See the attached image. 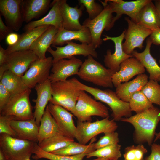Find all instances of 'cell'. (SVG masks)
<instances>
[{
	"instance_id": "6da1fadb",
	"label": "cell",
	"mask_w": 160,
	"mask_h": 160,
	"mask_svg": "<svg viewBox=\"0 0 160 160\" xmlns=\"http://www.w3.org/2000/svg\"><path fill=\"white\" fill-rule=\"evenodd\" d=\"M120 121L129 123L134 127V138L137 143H147L151 145L155 134V130L160 121V110L155 107Z\"/></svg>"
},
{
	"instance_id": "7a4b0ae2",
	"label": "cell",
	"mask_w": 160,
	"mask_h": 160,
	"mask_svg": "<svg viewBox=\"0 0 160 160\" xmlns=\"http://www.w3.org/2000/svg\"><path fill=\"white\" fill-rule=\"evenodd\" d=\"M76 82L80 89L90 94L96 100L107 104L111 110V116L115 121H120L123 117L128 118L132 116L129 103L120 99L115 92L109 89L102 90L88 86L81 83L77 79Z\"/></svg>"
},
{
	"instance_id": "3957f363",
	"label": "cell",
	"mask_w": 160,
	"mask_h": 160,
	"mask_svg": "<svg viewBox=\"0 0 160 160\" xmlns=\"http://www.w3.org/2000/svg\"><path fill=\"white\" fill-rule=\"evenodd\" d=\"M91 55L83 62L77 75L82 80L105 88H112L114 72L96 60Z\"/></svg>"
},
{
	"instance_id": "277c9868",
	"label": "cell",
	"mask_w": 160,
	"mask_h": 160,
	"mask_svg": "<svg viewBox=\"0 0 160 160\" xmlns=\"http://www.w3.org/2000/svg\"><path fill=\"white\" fill-rule=\"evenodd\" d=\"M76 78L51 83L52 98L49 103L60 106L71 112L75 107L81 90L76 83Z\"/></svg>"
},
{
	"instance_id": "5b68a950",
	"label": "cell",
	"mask_w": 160,
	"mask_h": 160,
	"mask_svg": "<svg viewBox=\"0 0 160 160\" xmlns=\"http://www.w3.org/2000/svg\"><path fill=\"white\" fill-rule=\"evenodd\" d=\"M71 112L80 122H91L93 116L103 118L109 117L108 108L83 90L80 92L75 107Z\"/></svg>"
},
{
	"instance_id": "8992f818",
	"label": "cell",
	"mask_w": 160,
	"mask_h": 160,
	"mask_svg": "<svg viewBox=\"0 0 160 160\" xmlns=\"http://www.w3.org/2000/svg\"><path fill=\"white\" fill-rule=\"evenodd\" d=\"M31 89L27 88L12 95L8 102L0 111V115L11 116L14 120L26 121L34 118L33 107L29 99Z\"/></svg>"
},
{
	"instance_id": "52a82bcc",
	"label": "cell",
	"mask_w": 160,
	"mask_h": 160,
	"mask_svg": "<svg viewBox=\"0 0 160 160\" xmlns=\"http://www.w3.org/2000/svg\"><path fill=\"white\" fill-rule=\"evenodd\" d=\"M36 143L14 137L6 134L0 135V149L7 160L30 159Z\"/></svg>"
},
{
	"instance_id": "ba28073f",
	"label": "cell",
	"mask_w": 160,
	"mask_h": 160,
	"mask_svg": "<svg viewBox=\"0 0 160 160\" xmlns=\"http://www.w3.org/2000/svg\"><path fill=\"white\" fill-rule=\"evenodd\" d=\"M118 125L113 119L109 117L94 122H80L77 121L75 137L78 143L86 145L91 140L98 135L115 132Z\"/></svg>"
},
{
	"instance_id": "9c48e42d",
	"label": "cell",
	"mask_w": 160,
	"mask_h": 160,
	"mask_svg": "<svg viewBox=\"0 0 160 160\" xmlns=\"http://www.w3.org/2000/svg\"><path fill=\"white\" fill-rule=\"evenodd\" d=\"M100 1L103 8L102 12L93 19H86L82 23L84 27L89 29L92 38L91 43L95 49L102 43L103 40L101 36L103 31H109L112 28L111 23L113 18L111 7L107 0Z\"/></svg>"
},
{
	"instance_id": "30bf717a",
	"label": "cell",
	"mask_w": 160,
	"mask_h": 160,
	"mask_svg": "<svg viewBox=\"0 0 160 160\" xmlns=\"http://www.w3.org/2000/svg\"><path fill=\"white\" fill-rule=\"evenodd\" d=\"M125 20L128 26L126 29L125 41L122 43V47L126 54L132 55L135 48H143L144 41L150 35L152 31L134 22L129 17H125Z\"/></svg>"
},
{
	"instance_id": "8fae6325",
	"label": "cell",
	"mask_w": 160,
	"mask_h": 160,
	"mask_svg": "<svg viewBox=\"0 0 160 160\" xmlns=\"http://www.w3.org/2000/svg\"><path fill=\"white\" fill-rule=\"evenodd\" d=\"M53 58L49 56L43 59H39L33 62L28 69L21 78L29 89L48 79L53 64Z\"/></svg>"
},
{
	"instance_id": "7c38bea8",
	"label": "cell",
	"mask_w": 160,
	"mask_h": 160,
	"mask_svg": "<svg viewBox=\"0 0 160 160\" xmlns=\"http://www.w3.org/2000/svg\"><path fill=\"white\" fill-rule=\"evenodd\" d=\"M63 47L54 46L55 50L49 47L47 50L52 56L53 62L62 59H69L76 55H82L84 57L91 55L97 58L98 54L91 43L78 44L72 41H68Z\"/></svg>"
},
{
	"instance_id": "4fadbf2b",
	"label": "cell",
	"mask_w": 160,
	"mask_h": 160,
	"mask_svg": "<svg viewBox=\"0 0 160 160\" xmlns=\"http://www.w3.org/2000/svg\"><path fill=\"white\" fill-rule=\"evenodd\" d=\"M39 59L32 50L16 51L7 55L4 64L7 70L21 77L32 63Z\"/></svg>"
},
{
	"instance_id": "5bb4252c",
	"label": "cell",
	"mask_w": 160,
	"mask_h": 160,
	"mask_svg": "<svg viewBox=\"0 0 160 160\" xmlns=\"http://www.w3.org/2000/svg\"><path fill=\"white\" fill-rule=\"evenodd\" d=\"M83 62L75 56L68 60L62 59L53 62L52 73L48 79L51 83L65 81L70 76L78 75Z\"/></svg>"
},
{
	"instance_id": "9a60e30c",
	"label": "cell",
	"mask_w": 160,
	"mask_h": 160,
	"mask_svg": "<svg viewBox=\"0 0 160 160\" xmlns=\"http://www.w3.org/2000/svg\"><path fill=\"white\" fill-rule=\"evenodd\" d=\"M126 29L119 36L111 37L104 35L103 41L111 40L115 45V51L112 53L111 50L108 49L106 54L104 55V62L108 68L111 70L114 73L119 70L121 63L126 59L133 57L132 55H128L123 51L122 42L124 39Z\"/></svg>"
},
{
	"instance_id": "2e32d148",
	"label": "cell",
	"mask_w": 160,
	"mask_h": 160,
	"mask_svg": "<svg viewBox=\"0 0 160 160\" xmlns=\"http://www.w3.org/2000/svg\"><path fill=\"white\" fill-rule=\"evenodd\" d=\"M111 6L113 12L116 13L113 17L111 26L121 18L123 14L128 16L134 22L137 23L138 14L142 8L151 0H137L125 1L122 0H107Z\"/></svg>"
},
{
	"instance_id": "e0dca14e",
	"label": "cell",
	"mask_w": 160,
	"mask_h": 160,
	"mask_svg": "<svg viewBox=\"0 0 160 160\" xmlns=\"http://www.w3.org/2000/svg\"><path fill=\"white\" fill-rule=\"evenodd\" d=\"M48 105L60 132L65 136L74 139L76 126L74 124L73 115L60 106L50 103Z\"/></svg>"
},
{
	"instance_id": "ac0fdd59",
	"label": "cell",
	"mask_w": 160,
	"mask_h": 160,
	"mask_svg": "<svg viewBox=\"0 0 160 160\" xmlns=\"http://www.w3.org/2000/svg\"><path fill=\"white\" fill-rule=\"evenodd\" d=\"M23 0H0V11L7 26L13 31H18L23 21L21 10Z\"/></svg>"
},
{
	"instance_id": "d6986e66",
	"label": "cell",
	"mask_w": 160,
	"mask_h": 160,
	"mask_svg": "<svg viewBox=\"0 0 160 160\" xmlns=\"http://www.w3.org/2000/svg\"><path fill=\"white\" fill-rule=\"evenodd\" d=\"M145 71V68L137 59L134 57L129 58L121 63L119 70L113 74L112 81L113 86L116 88L134 76L144 73Z\"/></svg>"
},
{
	"instance_id": "ffe728a7",
	"label": "cell",
	"mask_w": 160,
	"mask_h": 160,
	"mask_svg": "<svg viewBox=\"0 0 160 160\" xmlns=\"http://www.w3.org/2000/svg\"><path fill=\"white\" fill-rule=\"evenodd\" d=\"M34 88L37 98L32 100L35 103L34 116L36 123L39 127L47 104L52 98L51 82L48 79L37 84Z\"/></svg>"
},
{
	"instance_id": "44dd1931",
	"label": "cell",
	"mask_w": 160,
	"mask_h": 160,
	"mask_svg": "<svg viewBox=\"0 0 160 160\" xmlns=\"http://www.w3.org/2000/svg\"><path fill=\"white\" fill-rule=\"evenodd\" d=\"M83 6L72 7L67 4L66 0H60V9L63 28L68 30L77 31L84 27L79 21L82 14Z\"/></svg>"
},
{
	"instance_id": "7402d4cb",
	"label": "cell",
	"mask_w": 160,
	"mask_h": 160,
	"mask_svg": "<svg viewBox=\"0 0 160 160\" xmlns=\"http://www.w3.org/2000/svg\"><path fill=\"white\" fill-rule=\"evenodd\" d=\"M60 2V0H54L51 4L52 8L47 15L39 20L28 23L24 26L23 30L27 31L43 25H52L58 29L63 28Z\"/></svg>"
},
{
	"instance_id": "603a6c76",
	"label": "cell",
	"mask_w": 160,
	"mask_h": 160,
	"mask_svg": "<svg viewBox=\"0 0 160 160\" xmlns=\"http://www.w3.org/2000/svg\"><path fill=\"white\" fill-rule=\"evenodd\" d=\"M152 44L148 37L147 39L146 45L144 50L139 52L134 50L132 55L137 59L146 69L149 75V80L159 81L160 77V67L158 65L156 59L150 53V48Z\"/></svg>"
},
{
	"instance_id": "cb8c5ba5",
	"label": "cell",
	"mask_w": 160,
	"mask_h": 160,
	"mask_svg": "<svg viewBox=\"0 0 160 160\" xmlns=\"http://www.w3.org/2000/svg\"><path fill=\"white\" fill-rule=\"evenodd\" d=\"M72 40L79 41L81 43L90 44L91 34L89 29L86 27L77 31L70 30L62 28L58 29L52 45V46H62Z\"/></svg>"
},
{
	"instance_id": "d4e9b609",
	"label": "cell",
	"mask_w": 160,
	"mask_h": 160,
	"mask_svg": "<svg viewBox=\"0 0 160 160\" xmlns=\"http://www.w3.org/2000/svg\"><path fill=\"white\" fill-rule=\"evenodd\" d=\"M11 126L15 133V138L38 142L39 127L37 125L34 118L26 121L12 120Z\"/></svg>"
},
{
	"instance_id": "484cf974",
	"label": "cell",
	"mask_w": 160,
	"mask_h": 160,
	"mask_svg": "<svg viewBox=\"0 0 160 160\" xmlns=\"http://www.w3.org/2000/svg\"><path fill=\"white\" fill-rule=\"evenodd\" d=\"M50 2V0H23L21 10L23 21L29 23L44 14L49 8Z\"/></svg>"
},
{
	"instance_id": "4316f807",
	"label": "cell",
	"mask_w": 160,
	"mask_h": 160,
	"mask_svg": "<svg viewBox=\"0 0 160 160\" xmlns=\"http://www.w3.org/2000/svg\"><path fill=\"white\" fill-rule=\"evenodd\" d=\"M148 78L144 73L138 75L133 80L118 85L116 87L115 92L120 99L129 103L132 95L136 92L141 91L148 82Z\"/></svg>"
},
{
	"instance_id": "83f0119b",
	"label": "cell",
	"mask_w": 160,
	"mask_h": 160,
	"mask_svg": "<svg viewBox=\"0 0 160 160\" xmlns=\"http://www.w3.org/2000/svg\"><path fill=\"white\" fill-rule=\"evenodd\" d=\"M137 23L152 31L160 28L159 15L152 0L145 5L140 11Z\"/></svg>"
},
{
	"instance_id": "f1b7e54d",
	"label": "cell",
	"mask_w": 160,
	"mask_h": 160,
	"mask_svg": "<svg viewBox=\"0 0 160 160\" xmlns=\"http://www.w3.org/2000/svg\"><path fill=\"white\" fill-rule=\"evenodd\" d=\"M50 26L43 25L38 27L25 31L23 34H20V39L17 43L14 46H8L6 49V54L8 55L16 51L29 50L31 46L34 42Z\"/></svg>"
},
{
	"instance_id": "f546056e",
	"label": "cell",
	"mask_w": 160,
	"mask_h": 160,
	"mask_svg": "<svg viewBox=\"0 0 160 160\" xmlns=\"http://www.w3.org/2000/svg\"><path fill=\"white\" fill-rule=\"evenodd\" d=\"M58 29L50 25L49 27L36 39L31 46L29 50L33 51L39 59L46 58V52L52 45Z\"/></svg>"
},
{
	"instance_id": "4dcf8cb0",
	"label": "cell",
	"mask_w": 160,
	"mask_h": 160,
	"mask_svg": "<svg viewBox=\"0 0 160 160\" xmlns=\"http://www.w3.org/2000/svg\"><path fill=\"white\" fill-rule=\"evenodd\" d=\"M58 134H62L47 105L41 120L38 137V143Z\"/></svg>"
},
{
	"instance_id": "1f68e13d",
	"label": "cell",
	"mask_w": 160,
	"mask_h": 160,
	"mask_svg": "<svg viewBox=\"0 0 160 160\" xmlns=\"http://www.w3.org/2000/svg\"><path fill=\"white\" fill-rule=\"evenodd\" d=\"M74 141V138L58 134L44 139L38 144L43 151L52 153L64 148Z\"/></svg>"
},
{
	"instance_id": "d6a6232c",
	"label": "cell",
	"mask_w": 160,
	"mask_h": 160,
	"mask_svg": "<svg viewBox=\"0 0 160 160\" xmlns=\"http://www.w3.org/2000/svg\"><path fill=\"white\" fill-rule=\"evenodd\" d=\"M0 82L8 90L11 96L22 92L28 88L21 78L9 70L4 74Z\"/></svg>"
},
{
	"instance_id": "836d02e7",
	"label": "cell",
	"mask_w": 160,
	"mask_h": 160,
	"mask_svg": "<svg viewBox=\"0 0 160 160\" xmlns=\"http://www.w3.org/2000/svg\"><path fill=\"white\" fill-rule=\"evenodd\" d=\"M91 141L88 145L81 144L75 141L72 142L67 146L52 153L62 156H71L83 153H89L95 150L94 144Z\"/></svg>"
},
{
	"instance_id": "e575fe53",
	"label": "cell",
	"mask_w": 160,
	"mask_h": 160,
	"mask_svg": "<svg viewBox=\"0 0 160 160\" xmlns=\"http://www.w3.org/2000/svg\"><path fill=\"white\" fill-rule=\"evenodd\" d=\"M121 145L118 144L106 146L97 149L87 154V158L92 157L107 159L109 160H117L121 156Z\"/></svg>"
},
{
	"instance_id": "d590c367",
	"label": "cell",
	"mask_w": 160,
	"mask_h": 160,
	"mask_svg": "<svg viewBox=\"0 0 160 160\" xmlns=\"http://www.w3.org/2000/svg\"><path fill=\"white\" fill-rule=\"evenodd\" d=\"M33 153L34 154L32 156L33 159L38 160L44 158L49 160H83L87 154L83 153L71 156H65L55 154L43 151L39 147L36 143Z\"/></svg>"
},
{
	"instance_id": "8d00e7d4",
	"label": "cell",
	"mask_w": 160,
	"mask_h": 160,
	"mask_svg": "<svg viewBox=\"0 0 160 160\" xmlns=\"http://www.w3.org/2000/svg\"><path fill=\"white\" fill-rule=\"evenodd\" d=\"M129 103L131 111L135 112L136 114L154 107L141 91L134 93Z\"/></svg>"
},
{
	"instance_id": "74e56055",
	"label": "cell",
	"mask_w": 160,
	"mask_h": 160,
	"mask_svg": "<svg viewBox=\"0 0 160 160\" xmlns=\"http://www.w3.org/2000/svg\"><path fill=\"white\" fill-rule=\"evenodd\" d=\"M141 91L152 104L160 107V85L158 81L149 80Z\"/></svg>"
},
{
	"instance_id": "f35d334b",
	"label": "cell",
	"mask_w": 160,
	"mask_h": 160,
	"mask_svg": "<svg viewBox=\"0 0 160 160\" xmlns=\"http://www.w3.org/2000/svg\"><path fill=\"white\" fill-rule=\"evenodd\" d=\"M148 151L142 144L131 145L125 149L124 156L126 160H143L144 155Z\"/></svg>"
},
{
	"instance_id": "ab89813d",
	"label": "cell",
	"mask_w": 160,
	"mask_h": 160,
	"mask_svg": "<svg viewBox=\"0 0 160 160\" xmlns=\"http://www.w3.org/2000/svg\"><path fill=\"white\" fill-rule=\"evenodd\" d=\"M78 1L79 4L85 7L89 15L88 18L90 19L96 18L103 10V7L96 2L94 0H79Z\"/></svg>"
},
{
	"instance_id": "60d3db41",
	"label": "cell",
	"mask_w": 160,
	"mask_h": 160,
	"mask_svg": "<svg viewBox=\"0 0 160 160\" xmlns=\"http://www.w3.org/2000/svg\"><path fill=\"white\" fill-rule=\"evenodd\" d=\"M105 135L101 137L99 140L94 144V147L97 149L108 145L118 144L119 142V134L114 132L105 133Z\"/></svg>"
},
{
	"instance_id": "b9f144b4",
	"label": "cell",
	"mask_w": 160,
	"mask_h": 160,
	"mask_svg": "<svg viewBox=\"0 0 160 160\" xmlns=\"http://www.w3.org/2000/svg\"><path fill=\"white\" fill-rule=\"evenodd\" d=\"M14 118L11 116L0 115V133L6 134L15 137V133L11 126L12 120Z\"/></svg>"
},
{
	"instance_id": "7bdbcfd3",
	"label": "cell",
	"mask_w": 160,
	"mask_h": 160,
	"mask_svg": "<svg viewBox=\"0 0 160 160\" xmlns=\"http://www.w3.org/2000/svg\"><path fill=\"white\" fill-rule=\"evenodd\" d=\"M11 96L8 90L0 82V111L7 103Z\"/></svg>"
},
{
	"instance_id": "ee69618b",
	"label": "cell",
	"mask_w": 160,
	"mask_h": 160,
	"mask_svg": "<svg viewBox=\"0 0 160 160\" xmlns=\"http://www.w3.org/2000/svg\"><path fill=\"white\" fill-rule=\"evenodd\" d=\"M151 153L145 160H160V145L153 143L151 145Z\"/></svg>"
},
{
	"instance_id": "f6af8a7d",
	"label": "cell",
	"mask_w": 160,
	"mask_h": 160,
	"mask_svg": "<svg viewBox=\"0 0 160 160\" xmlns=\"http://www.w3.org/2000/svg\"><path fill=\"white\" fill-rule=\"evenodd\" d=\"M13 30L10 28L6 25L3 22L1 15H0V41L6 38L10 33L13 32Z\"/></svg>"
},
{
	"instance_id": "bcb514c9",
	"label": "cell",
	"mask_w": 160,
	"mask_h": 160,
	"mask_svg": "<svg viewBox=\"0 0 160 160\" xmlns=\"http://www.w3.org/2000/svg\"><path fill=\"white\" fill-rule=\"evenodd\" d=\"M20 34L14 32L9 34L6 38V42L8 46H14L18 42Z\"/></svg>"
},
{
	"instance_id": "7dc6e473",
	"label": "cell",
	"mask_w": 160,
	"mask_h": 160,
	"mask_svg": "<svg viewBox=\"0 0 160 160\" xmlns=\"http://www.w3.org/2000/svg\"><path fill=\"white\" fill-rule=\"evenodd\" d=\"M149 38L152 44L157 45H160V28L152 31Z\"/></svg>"
},
{
	"instance_id": "c3c4849f",
	"label": "cell",
	"mask_w": 160,
	"mask_h": 160,
	"mask_svg": "<svg viewBox=\"0 0 160 160\" xmlns=\"http://www.w3.org/2000/svg\"><path fill=\"white\" fill-rule=\"evenodd\" d=\"M5 50L0 45V65H3L5 62L7 56Z\"/></svg>"
},
{
	"instance_id": "681fc988",
	"label": "cell",
	"mask_w": 160,
	"mask_h": 160,
	"mask_svg": "<svg viewBox=\"0 0 160 160\" xmlns=\"http://www.w3.org/2000/svg\"><path fill=\"white\" fill-rule=\"evenodd\" d=\"M8 70L4 64L0 65V80L1 79L5 72Z\"/></svg>"
},
{
	"instance_id": "f907efd6",
	"label": "cell",
	"mask_w": 160,
	"mask_h": 160,
	"mask_svg": "<svg viewBox=\"0 0 160 160\" xmlns=\"http://www.w3.org/2000/svg\"><path fill=\"white\" fill-rule=\"evenodd\" d=\"M154 4L159 13L160 19V0H154Z\"/></svg>"
},
{
	"instance_id": "816d5d0a",
	"label": "cell",
	"mask_w": 160,
	"mask_h": 160,
	"mask_svg": "<svg viewBox=\"0 0 160 160\" xmlns=\"http://www.w3.org/2000/svg\"><path fill=\"white\" fill-rule=\"evenodd\" d=\"M0 160H7L2 151L0 149Z\"/></svg>"
},
{
	"instance_id": "f5cc1de1",
	"label": "cell",
	"mask_w": 160,
	"mask_h": 160,
	"mask_svg": "<svg viewBox=\"0 0 160 160\" xmlns=\"http://www.w3.org/2000/svg\"><path fill=\"white\" fill-rule=\"evenodd\" d=\"M155 135H156V137L154 140V142L160 139V131L159 133H156Z\"/></svg>"
},
{
	"instance_id": "db71d44e",
	"label": "cell",
	"mask_w": 160,
	"mask_h": 160,
	"mask_svg": "<svg viewBox=\"0 0 160 160\" xmlns=\"http://www.w3.org/2000/svg\"><path fill=\"white\" fill-rule=\"evenodd\" d=\"M92 160H109L107 159L103 158H97Z\"/></svg>"
},
{
	"instance_id": "11a10c76",
	"label": "cell",
	"mask_w": 160,
	"mask_h": 160,
	"mask_svg": "<svg viewBox=\"0 0 160 160\" xmlns=\"http://www.w3.org/2000/svg\"><path fill=\"white\" fill-rule=\"evenodd\" d=\"M159 63L160 64V59H159Z\"/></svg>"
},
{
	"instance_id": "9f6ffc18",
	"label": "cell",
	"mask_w": 160,
	"mask_h": 160,
	"mask_svg": "<svg viewBox=\"0 0 160 160\" xmlns=\"http://www.w3.org/2000/svg\"><path fill=\"white\" fill-rule=\"evenodd\" d=\"M159 81L160 82V77L159 78Z\"/></svg>"
},
{
	"instance_id": "6f0895ef",
	"label": "cell",
	"mask_w": 160,
	"mask_h": 160,
	"mask_svg": "<svg viewBox=\"0 0 160 160\" xmlns=\"http://www.w3.org/2000/svg\"><path fill=\"white\" fill-rule=\"evenodd\" d=\"M26 160H30V159H27Z\"/></svg>"
},
{
	"instance_id": "680465c9",
	"label": "cell",
	"mask_w": 160,
	"mask_h": 160,
	"mask_svg": "<svg viewBox=\"0 0 160 160\" xmlns=\"http://www.w3.org/2000/svg\"><path fill=\"white\" fill-rule=\"evenodd\" d=\"M119 160L118 159H117V160ZM124 160H126L125 159H124ZM143 160H145V159H144Z\"/></svg>"
}]
</instances>
